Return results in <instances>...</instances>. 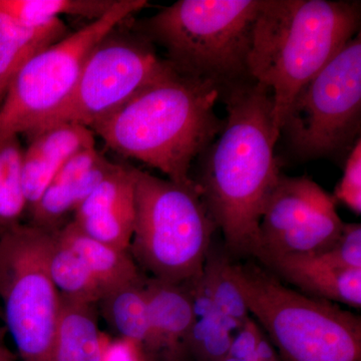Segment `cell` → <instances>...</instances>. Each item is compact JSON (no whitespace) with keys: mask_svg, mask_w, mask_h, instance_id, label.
Returning a JSON list of instances; mask_svg holds the SVG:
<instances>
[{"mask_svg":"<svg viewBox=\"0 0 361 361\" xmlns=\"http://www.w3.org/2000/svg\"><path fill=\"white\" fill-rule=\"evenodd\" d=\"M225 92L226 118L202 154V200L233 257H254L266 201L281 173L274 149L280 133L273 122L269 87L255 80Z\"/></svg>","mask_w":361,"mask_h":361,"instance_id":"1","label":"cell"},{"mask_svg":"<svg viewBox=\"0 0 361 361\" xmlns=\"http://www.w3.org/2000/svg\"><path fill=\"white\" fill-rule=\"evenodd\" d=\"M217 85L170 68L90 130L127 158L147 164L180 185H194L192 163L223 128L215 111Z\"/></svg>","mask_w":361,"mask_h":361,"instance_id":"2","label":"cell"},{"mask_svg":"<svg viewBox=\"0 0 361 361\" xmlns=\"http://www.w3.org/2000/svg\"><path fill=\"white\" fill-rule=\"evenodd\" d=\"M360 20L357 1L261 0L248 71L272 92L278 132L298 90L360 32Z\"/></svg>","mask_w":361,"mask_h":361,"instance_id":"3","label":"cell"},{"mask_svg":"<svg viewBox=\"0 0 361 361\" xmlns=\"http://www.w3.org/2000/svg\"><path fill=\"white\" fill-rule=\"evenodd\" d=\"M260 4L261 0H179L133 26L167 51L166 61L178 73L208 80L223 92L251 80L248 58Z\"/></svg>","mask_w":361,"mask_h":361,"instance_id":"4","label":"cell"},{"mask_svg":"<svg viewBox=\"0 0 361 361\" xmlns=\"http://www.w3.org/2000/svg\"><path fill=\"white\" fill-rule=\"evenodd\" d=\"M249 312L280 361H361V318L286 286L258 263L232 261Z\"/></svg>","mask_w":361,"mask_h":361,"instance_id":"5","label":"cell"},{"mask_svg":"<svg viewBox=\"0 0 361 361\" xmlns=\"http://www.w3.org/2000/svg\"><path fill=\"white\" fill-rule=\"evenodd\" d=\"M129 252L152 278L182 284L200 274L217 229L196 183L180 185L135 168Z\"/></svg>","mask_w":361,"mask_h":361,"instance_id":"6","label":"cell"},{"mask_svg":"<svg viewBox=\"0 0 361 361\" xmlns=\"http://www.w3.org/2000/svg\"><path fill=\"white\" fill-rule=\"evenodd\" d=\"M56 231L20 223L0 229V298L23 361H54L59 294L49 273Z\"/></svg>","mask_w":361,"mask_h":361,"instance_id":"7","label":"cell"},{"mask_svg":"<svg viewBox=\"0 0 361 361\" xmlns=\"http://www.w3.org/2000/svg\"><path fill=\"white\" fill-rule=\"evenodd\" d=\"M148 6L146 0H115L102 18L90 21L30 59L13 78L0 108V146L30 135L59 110L75 89L85 61L116 26Z\"/></svg>","mask_w":361,"mask_h":361,"instance_id":"8","label":"cell"},{"mask_svg":"<svg viewBox=\"0 0 361 361\" xmlns=\"http://www.w3.org/2000/svg\"><path fill=\"white\" fill-rule=\"evenodd\" d=\"M361 37L357 33L298 90L280 127L302 160L348 155L360 139Z\"/></svg>","mask_w":361,"mask_h":361,"instance_id":"9","label":"cell"},{"mask_svg":"<svg viewBox=\"0 0 361 361\" xmlns=\"http://www.w3.org/2000/svg\"><path fill=\"white\" fill-rule=\"evenodd\" d=\"M127 21L90 52L71 96L30 137L63 123L90 129L170 68V63L159 58L154 45L134 26L127 28Z\"/></svg>","mask_w":361,"mask_h":361,"instance_id":"10","label":"cell"},{"mask_svg":"<svg viewBox=\"0 0 361 361\" xmlns=\"http://www.w3.org/2000/svg\"><path fill=\"white\" fill-rule=\"evenodd\" d=\"M135 168L116 166L82 202L73 222L90 238L129 251L135 224Z\"/></svg>","mask_w":361,"mask_h":361,"instance_id":"11","label":"cell"},{"mask_svg":"<svg viewBox=\"0 0 361 361\" xmlns=\"http://www.w3.org/2000/svg\"><path fill=\"white\" fill-rule=\"evenodd\" d=\"M256 260L280 281L305 295L361 308V269H336L315 255L268 256Z\"/></svg>","mask_w":361,"mask_h":361,"instance_id":"12","label":"cell"},{"mask_svg":"<svg viewBox=\"0 0 361 361\" xmlns=\"http://www.w3.org/2000/svg\"><path fill=\"white\" fill-rule=\"evenodd\" d=\"M94 147V132L75 123L56 126L33 135L21 158V180L27 207L32 208L39 200L66 160Z\"/></svg>","mask_w":361,"mask_h":361,"instance_id":"13","label":"cell"},{"mask_svg":"<svg viewBox=\"0 0 361 361\" xmlns=\"http://www.w3.org/2000/svg\"><path fill=\"white\" fill-rule=\"evenodd\" d=\"M334 199L310 178L280 174L263 209L255 255Z\"/></svg>","mask_w":361,"mask_h":361,"instance_id":"14","label":"cell"},{"mask_svg":"<svg viewBox=\"0 0 361 361\" xmlns=\"http://www.w3.org/2000/svg\"><path fill=\"white\" fill-rule=\"evenodd\" d=\"M148 299V350H166L170 355L185 351L193 312L186 285L169 283L156 278L145 280Z\"/></svg>","mask_w":361,"mask_h":361,"instance_id":"15","label":"cell"},{"mask_svg":"<svg viewBox=\"0 0 361 361\" xmlns=\"http://www.w3.org/2000/svg\"><path fill=\"white\" fill-rule=\"evenodd\" d=\"M191 298V327L185 342V351L195 361L224 360L233 334L214 304L210 273L205 264L200 274L185 282Z\"/></svg>","mask_w":361,"mask_h":361,"instance_id":"16","label":"cell"},{"mask_svg":"<svg viewBox=\"0 0 361 361\" xmlns=\"http://www.w3.org/2000/svg\"><path fill=\"white\" fill-rule=\"evenodd\" d=\"M68 35L61 20L26 25L0 13V101L30 59Z\"/></svg>","mask_w":361,"mask_h":361,"instance_id":"17","label":"cell"},{"mask_svg":"<svg viewBox=\"0 0 361 361\" xmlns=\"http://www.w3.org/2000/svg\"><path fill=\"white\" fill-rule=\"evenodd\" d=\"M54 361H104L94 304L59 294Z\"/></svg>","mask_w":361,"mask_h":361,"instance_id":"18","label":"cell"},{"mask_svg":"<svg viewBox=\"0 0 361 361\" xmlns=\"http://www.w3.org/2000/svg\"><path fill=\"white\" fill-rule=\"evenodd\" d=\"M56 232L59 238L82 258L104 294L142 279L129 251L118 250L90 238L73 222Z\"/></svg>","mask_w":361,"mask_h":361,"instance_id":"19","label":"cell"},{"mask_svg":"<svg viewBox=\"0 0 361 361\" xmlns=\"http://www.w3.org/2000/svg\"><path fill=\"white\" fill-rule=\"evenodd\" d=\"M344 222L336 211V200L318 209L303 224L287 232L255 259L268 256L317 255L334 246L343 230Z\"/></svg>","mask_w":361,"mask_h":361,"instance_id":"20","label":"cell"},{"mask_svg":"<svg viewBox=\"0 0 361 361\" xmlns=\"http://www.w3.org/2000/svg\"><path fill=\"white\" fill-rule=\"evenodd\" d=\"M99 304L104 319L118 336L137 348H146L149 315L142 278L108 292Z\"/></svg>","mask_w":361,"mask_h":361,"instance_id":"21","label":"cell"},{"mask_svg":"<svg viewBox=\"0 0 361 361\" xmlns=\"http://www.w3.org/2000/svg\"><path fill=\"white\" fill-rule=\"evenodd\" d=\"M49 273L61 295L94 305L104 295L84 261L59 238L56 231L49 257Z\"/></svg>","mask_w":361,"mask_h":361,"instance_id":"22","label":"cell"},{"mask_svg":"<svg viewBox=\"0 0 361 361\" xmlns=\"http://www.w3.org/2000/svg\"><path fill=\"white\" fill-rule=\"evenodd\" d=\"M115 0H0V13L26 25H42L61 16L90 21L102 18Z\"/></svg>","mask_w":361,"mask_h":361,"instance_id":"23","label":"cell"},{"mask_svg":"<svg viewBox=\"0 0 361 361\" xmlns=\"http://www.w3.org/2000/svg\"><path fill=\"white\" fill-rule=\"evenodd\" d=\"M231 256L222 252L209 251L205 266L210 273L211 286L216 310L233 336L252 317L245 299L231 273Z\"/></svg>","mask_w":361,"mask_h":361,"instance_id":"24","label":"cell"},{"mask_svg":"<svg viewBox=\"0 0 361 361\" xmlns=\"http://www.w3.org/2000/svg\"><path fill=\"white\" fill-rule=\"evenodd\" d=\"M318 258L336 269H361V225L344 223L343 230L334 246L317 254Z\"/></svg>","mask_w":361,"mask_h":361,"instance_id":"25","label":"cell"},{"mask_svg":"<svg viewBox=\"0 0 361 361\" xmlns=\"http://www.w3.org/2000/svg\"><path fill=\"white\" fill-rule=\"evenodd\" d=\"M21 158L23 155L14 161L8 177L0 187V229L20 223L27 207L21 180Z\"/></svg>","mask_w":361,"mask_h":361,"instance_id":"26","label":"cell"},{"mask_svg":"<svg viewBox=\"0 0 361 361\" xmlns=\"http://www.w3.org/2000/svg\"><path fill=\"white\" fill-rule=\"evenodd\" d=\"M336 200L341 201L353 213L361 214V141L357 140L345 161L343 176L337 185Z\"/></svg>","mask_w":361,"mask_h":361,"instance_id":"27","label":"cell"},{"mask_svg":"<svg viewBox=\"0 0 361 361\" xmlns=\"http://www.w3.org/2000/svg\"><path fill=\"white\" fill-rule=\"evenodd\" d=\"M102 158H103V156L97 151L96 147L82 149V151L78 152V153L71 156L68 160H66V163L59 168V172L54 176L51 183H56V184H75Z\"/></svg>","mask_w":361,"mask_h":361,"instance_id":"28","label":"cell"},{"mask_svg":"<svg viewBox=\"0 0 361 361\" xmlns=\"http://www.w3.org/2000/svg\"><path fill=\"white\" fill-rule=\"evenodd\" d=\"M0 361H16V355L9 351L0 336Z\"/></svg>","mask_w":361,"mask_h":361,"instance_id":"29","label":"cell"},{"mask_svg":"<svg viewBox=\"0 0 361 361\" xmlns=\"http://www.w3.org/2000/svg\"><path fill=\"white\" fill-rule=\"evenodd\" d=\"M255 361H280V360H262V358H258V360H255Z\"/></svg>","mask_w":361,"mask_h":361,"instance_id":"30","label":"cell"}]
</instances>
